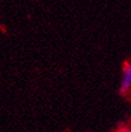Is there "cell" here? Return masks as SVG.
I'll return each mask as SVG.
<instances>
[{
	"mask_svg": "<svg viewBox=\"0 0 131 132\" xmlns=\"http://www.w3.org/2000/svg\"><path fill=\"white\" fill-rule=\"evenodd\" d=\"M116 132H131V129L129 126H120Z\"/></svg>",
	"mask_w": 131,
	"mask_h": 132,
	"instance_id": "2",
	"label": "cell"
},
{
	"mask_svg": "<svg viewBox=\"0 0 131 132\" xmlns=\"http://www.w3.org/2000/svg\"><path fill=\"white\" fill-rule=\"evenodd\" d=\"M131 88V63L125 61L123 65V78L119 86V93L125 96L128 91Z\"/></svg>",
	"mask_w": 131,
	"mask_h": 132,
	"instance_id": "1",
	"label": "cell"
}]
</instances>
